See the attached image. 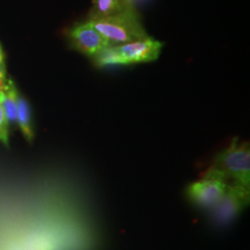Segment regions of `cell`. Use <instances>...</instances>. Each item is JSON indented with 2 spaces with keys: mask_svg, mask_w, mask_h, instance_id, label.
Returning <instances> with one entry per match:
<instances>
[{
  "mask_svg": "<svg viewBox=\"0 0 250 250\" xmlns=\"http://www.w3.org/2000/svg\"><path fill=\"white\" fill-rule=\"evenodd\" d=\"M163 44L150 36L121 45H109L98 54L94 62L98 67L111 65H133L156 61Z\"/></svg>",
  "mask_w": 250,
  "mask_h": 250,
  "instance_id": "obj_1",
  "label": "cell"
},
{
  "mask_svg": "<svg viewBox=\"0 0 250 250\" xmlns=\"http://www.w3.org/2000/svg\"><path fill=\"white\" fill-rule=\"evenodd\" d=\"M109 45H121L147 36L134 8L107 18L88 21Z\"/></svg>",
  "mask_w": 250,
  "mask_h": 250,
  "instance_id": "obj_2",
  "label": "cell"
},
{
  "mask_svg": "<svg viewBox=\"0 0 250 250\" xmlns=\"http://www.w3.org/2000/svg\"><path fill=\"white\" fill-rule=\"evenodd\" d=\"M211 170L217 171L230 185L246 188L250 186V149L247 143L232 141L216 157Z\"/></svg>",
  "mask_w": 250,
  "mask_h": 250,
  "instance_id": "obj_3",
  "label": "cell"
},
{
  "mask_svg": "<svg viewBox=\"0 0 250 250\" xmlns=\"http://www.w3.org/2000/svg\"><path fill=\"white\" fill-rule=\"evenodd\" d=\"M228 185L222 175L209 169L203 178L189 186L188 196L199 207L212 208L224 196Z\"/></svg>",
  "mask_w": 250,
  "mask_h": 250,
  "instance_id": "obj_4",
  "label": "cell"
},
{
  "mask_svg": "<svg viewBox=\"0 0 250 250\" xmlns=\"http://www.w3.org/2000/svg\"><path fill=\"white\" fill-rule=\"evenodd\" d=\"M67 37L72 48L92 60L103 49L109 46L107 40L99 34L88 21L70 28L67 33Z\"/></svg>",
  "mask_w": 250,
  "mask_h": 250,
  "instance_id": "obj_5",
  "label": "cell"
},
{
  "mask_svg": "<svg viewBox=\"0 0 250 250\" xmlns=\"http://www.w3.org/2000/svg\"><path fill=\"white\" fill-rule=\"evenodd\" d=\"M250 202V188L230 184L223 197L211 208L215 220L224 224L232 221Z\"/></svg>",
  "mask_w": 250,
  "mask_h": 250,
  "instance_id": "obj_6",
  "label": "cell"
},
{
  "mask_svg": "<svg viewBox=\"0 0 250 250\" xmlns=\"http://www.w3.org/2000/svg\"><path fill=\"white\" fill-rule=\"evenodd\" d=\"M132 8L130 0H94L88 21L111 17Z\"/></svg>",
  "mask_w": 250,
  "mask_h": 250,
  "instance_id": "obj_7",
  "label": "cell"
},
{
  "mask_svg": "<svg viewBox=\"0 0 250 250\" xmlns=\"http://www.w3.org/2000/svg\"><path fill=\"white\" fill-rule=\"evenodd\" d=\"M17 122L24 138L29 143H32L35 137V132L32 121L31 107L29 106L26 99L21 97L20 94L17 107Z\"/></svg>",
  "mask_w": 250,
  "mask_h": 250,
  "instance_id": "obj_8",
  "label": "cell"
},
{
  "mask_svg": "<svg viewBox=\"0 0 250 250\" xmlns=\"http://www.w3.org/2000/svg\"><path fill=\"white\" fill-rule=\"evenodd\" d=\"M4 100L2 106L5 110L9 123L17 122V107H18V90L14 82L9 79L7 86L4 90Z\"/></svg>",
  "mask_w": 250,
  "mask_h": 250,
  "instance_id": "obj_9",
  "label": "cell"
},
{
  "mask_svg": "<svg viewBox=\"0 0 250 250\" xmlns=\"http://www.w3.org/2000/svg\"><path fill=\"white\" fill-rule=\"evenodd\" d=\"M9 121L2 104H0V142L9 146Z\"/></svg>",
  "mask_w": 250,
  "mask_h": 250,
  "instance_id": "obj_10",
  "label": "cell"
},
{
  "mask_svg": "<svg viewBox=\"0 0 250 250\" xmlns=\"http://www.w3.org/2000/svg\"><path fill=\"white\" fill-rule=\"evenodd\" d=\"M8 78H7V71L5 63H0V91H4L7 83H8Z\"/></svg>",
  "mask_w": 250,
  "mask_h": 250,
  "instance_id": "obj_11",
  "label": "cell"
},
{
  "mask_svg": "<svg viewBox=\"0 0 250 250\" xmlns=\"http://www.w3.org/2000/svg\"><path fill=\"white\" fill-rule=\"evenodd\" d=\"M4 60H5V54L2 49V46L0 45V63H4Z\"/></svg>",
  "mask_w": 250,
  "mask_h": 250,
  "instance_id": "obj_12",
  "label": "cell"
},
{
  "mask_svg": "<svg viewBox=\"0 0 250 250\" xmlns=\"http://www.w3.org/2000/svg\"><path fill=\"white\" fill-rule=\"evenodd\" d=\"M4 91H0V104H2L3 100H4Z\"/></svg>",
  "mask_w": 250,
  "mask_h": 250,
  "instance_id": "obj_13",
  "label": "cell"
}]
</instances>
